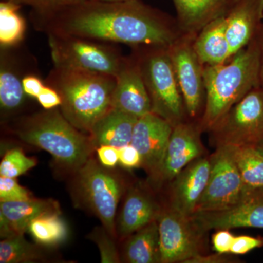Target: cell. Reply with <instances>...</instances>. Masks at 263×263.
Listing matches in <instances>:
<instances>
[{"label": "cell", "mask_w": 263, "mask_h": 263, "mask_svg": "<svg viewBox=\"0 0 263 263\" xmlns=\"http://www.w3.org/2000/svg\"><path fill=\"white\" fill-rule=\"evenodd\" d=\"M29 15L34 29L46 35L76 36L132 48L169 47L183 35L176 19L141 0H84L57 11Z\"/></svg>", "instance_id": "obj_1"}, {"label": "cell", "mask_w": 263, "mask_h": 263, "mask_svg": "<svg viewBox=\"0 0 263 263\" xmlns=\"http://www.w3.org/2000/svg\"><path fill=\"white\" fill-rule=\"evenodd\" d=\"M10 131L24 143L48 152L57 165L73 174L96 149L89 135L68 122L60 107L15 118Z\"/></svg>", "instance_id": "obj_2"}, {"label": "cell", "mask_w": 263, "mask_h": 263, "mask_svg": "<svg viewBox=\"0 0 263 263\" xmlns=\"http://www.w3.org/2000/svg\"><path fill=\"white\" fill-rule=\"evenodd\" d=\"M260 53L254 38L248 46L220 65L204 66L206 91L205 108L199 124L209 132L233 106L259 84Z\"/></svg>", "instance_id": "obj_3"}, {"label": "cell", "mask_w": 263, "mask_h": 263, "mask_svg": "<svg viewBox=\"0 0 263 263\" xmlns=\"http://www.w3.org/2000/svg\"><path fill=\"white\" fill-rule=\"evenodd\" d=\"M44 81L60 95L64 117L86 134L112 108L115 76L53 67Z\"/></svg>", "instance_id": "obj_4"}, {"label": "cell", "mask_w": 263, "mask_h": 263, "mask_svg": "<svg viewBox=\"0 0 263 263\" xmlns=\"http://www.w3.org/2000/svg\"><path fill=\"white\" fill-rule=\"evenodd\" d=\"M167 48L141 46L133 48L132 54L139 66L152 113L174 127L188 116Z\"/></svg>", "instance_id": "obj_5"}, {"label": "cell", "mask_w": 263, "mask_h": 263, "mask_svg": "<svg viewBox=\"0 0 263 263\" xmlns=\"http://www.w3.org/2000/svg\"><path fill=\"white\" fill-rule=\"evenodd\" d=\"M73 184L74 196L117 238L116 214L125 190L119 175L91 157L75 173Z\"/></svg>", "instance_id": "obj_6"}, {"label": "cell", "mask_w": 263, "mask_h": 263, "mask_svg": "<svg viewBox=\"0 0 263 263\" xmlns=\"http://www.w3.org/2000/svg\"><path fill=\"white\" fill-rule=\"evenodd\" d=\"M46 36L53 67L116 77L127 57L113 43L71 35Z\"/></svg>", "instance_id": "obj_7"}, {"label": "cell", "mask_w": 263, "mask_h": 263, "mask_svg": "<svg viewBox=\"0 0 263 263\" xmlns=\"http://www.w3.org/2000/svg\"><path fill=\"white\" fill-rule=\"evenodd\" d=\"M209 133L215 147L257 146L262 142L263 87L251 91Z\"/></svg>", "instance_id": "obj_8"}, {"label": "cell", "mask_w": 263, "mask_h": 263, "mask_svg": "<svg viewBox=\"0 0 263 263\" xmlns=\"http://www.w3.org/2000/svg\"><path fill=\"white\" fill-rule=\"evenodd\" d=\"M22 43L0 46V110L4 122L20 117L32 100L23 81L27 74L39 71L37 60Z\"/></svg>", "instance_id": "obj_9"}, {"label": "cell", "mask_w": 263, "mask_h": 263, "mask_svg": "<svg viewBox=\"0 0 263 263\" xmlns=\"http://www.w3.org/2000/svg\"><path fill=\"white\" fill-rule=\"evenodd\" d=\"M210 175L206 187L197 204V212H215L229 209L239 201L245 191L235 162L234 146L216 147L209 156Z\"/></svg>", "instance_id": "obj_10"}, {"label": "cell", "mask_w": 263, "mask_h": 263, "mask_svg": "<svg viewBox=\"0 0 263 263\" xmlns=\"http://www.w3.org/2000/svg\"><path fill=\"white\" fill-rule=\"evenodd\" d=\"M202 132L197 121L186 120L175 126L160 164L147 181L155 191L168 185L188 164L203 157Z\"/></svg>", "instance_id": "obj_11"}, {"label": "cell", "mask_w": 263, "mask_h": 263, "mask_svg": "<svg viewBox=\"0 0 263 263\" xmlns=\"http://www.w3.org/2000/svg\"><path fill=\"white\" fill-rule=\"evenodd\" d=\"M195 37L183 34L167 50L188 117L199 122L205 108L206 91L203 65L194 49Z\"/></svg>", "instance_id": "obj_12"}, {"label": "cell", "mask_w": 263, "mask_h": 263, "mask_svg": "<svg viewBox=\"0 0 263 263\" xmlns=\"http://www.w3.org/2000/svg\"><path fill=\"white\" fill-rule=\"evenodd\" d=\"M157 221L161 263H188L205 254V235L197 230L190 217L165 205Z\"/></svg>", "instance_id": "obj_13"}, {"label": "cell", "mask_w": 263, "mask_h": 263, "mask_svg": "<svg viewBox=\"0 0 263 263\" xmlns=\"http://www.w3.org/2000/svg\"><path fill=\"white\" fill-rule=\"evenodd\" d=\"M190 218L194 226L203 235L213 230L263 229V188H245L239 201L229 209L195 212Z\"/></svg>", "instance_id": "obj_14"}, {"label": "cell", "mask_w": 263, "mask_h": 263, "mask_svg": "<svg viewBox=\"0 0 263 263\" xmlns=\"http://www.w3.org/2000/svg\"><path fill=\"white\" fill-rule=\"evenodd\" d=\"M209 157H200L182 170L169 183L167 206L190 217L205 191L210 175Z\"/></svg>", "instance_id": "obj_15"}, {"label": "cell", "mask_w": 263, "mask_h": 263, "mask_svg": "<svg viewBox=\"0 0 263 263\" xmlns=\"http://www.w3.org/2000/svg\"><path fill=\"white\" fill-rule=\"evenodd\" d=\"M154 191L148 183H138L127 189L116 222L118 237L127 238L158 219L164 206L157 201Z\"/></svg>", "instance_id": "obj_16"}, {"label": "cell", "mask_w": 263, "mask_h": 263, "mask_svg": "<svg viewBox=\"0 0 263 263\" xmlns=\"http://www.w3.org/2000/svg\"><path fill=\"white\" fill-rule=\"evenodd\" d=\"M173 129L168 122L152 112L137 121L131 144L141 155V167L148 175L160 164Z\"/></svg>", "instance_id": "obj_17"}, {"label": "cell", "mask_w": 263, "mask_h": 263, "mask_svg": "<svg viewBox=\"0 0 263 263\" xmlns=\"http://www.w3.org/2000/svg\"><path fill=\"white\" fill-rule=\"evenodd\" d=\"M112 107L133 117L141 118L152 112V105L139 66L133 54L126 57L116 76Z\"/></svg>", "instance_id": "obj_18"}, {"label": "cell", "mask_w": 263, "mask_h": 263, "mask_svg": "<svg viewBox=\"0 0 263 263\" xmlns=\"http://www.w3.org/2000/svg\"><path fill=\"white\" fill-rule=\"evenodd\" d=\"M224 17L233 55L257 37L263 24V0H233Z\"/></svg>", "instance_id": "obj_19"}, {"label": "cell", "mask_w": 263, "mask_h": 263, "mask_svg": "<svg viewBox=\"0 0 263 263\" xmlns=\"http://www.w3.org/2000/svg\"><path fill=\"white\" fill-rule=\"evenodd\" d=\"M59 213L60 206L52 199H37L0 202V234L2 238L24 234L29 224L45 214Z\"/></svg>", "instance_id": "obj_20"}, {"label": "cell", "mask_w": 263, "mask_h": 263, "mask_svg": "<svg viewBox=\"0 0 263 263\" xmlns=\"http://www.w3.org/2000/svg\"><path fill=\"white\" fill-rule=\"evenodd\" d=\"M183 34L196 36L207 24L226 16L233 0H173Z\"/></svg>", "instance_id": "obj_21"}, {"label": "cell", "mask_w": 263, "mask_h": 263, "mask_svg": "<svg viewBox=\"0 0 263 263\" xmlns=\"http://www.w3.org/2000/svg\"><path fill=\"white\" fill-rule=\"evenodd\" d=\"M138 119L112 107L95 123L89 136L96 149L103 145L122 148L130 144Z\"/></svg>", "instance_id": "obj_22"}, {"label": "cell", "mask_w": 263, "mask_h": 263, "mask_svg": "<svg viewBox=\"0 0 263 263\" xmlns=\"http://www.w3.org/2000/svg\"><path fill=\"white\" fill-rule=\"evenodd\" d=\"M194 49L204 66L220 65L233 56L228 35L226 17L212 21L197 34Z\"/></svg>", "instance_id": "obj_23"}, {"label": "cell", "mask_w": 263, "mask_h": 263, "mask_svg": "<svg viewBox=\"0 0 263 263\" xmlns=\"http://www.w3.org/2000/svg\"><path fill=\"white\" fill-rule=\"evenodd\" d=\"M122 257L124 262L161 263L158 221H152L127 237Z\"/></svg>", "instance_id": "obj_24"}, {"label": "cell", "mask_w": 263, "mask_h": 263, "mask_svg": "<svg viewBox=\"0 0 263 263\" xmlns=\"http://www.w3.org/2000/svg\"><path fill=\"white\" fill-rule=\"evenodd\" d=\"M234 156L245 188H263V155L257 146H234Z\"/></svg>", "instance_id": "obj_25"}, {"label": "cell", "mask_w": 263, "mask_h": 263, "mask_svg": "<svg viewBox=\"0 0 263 263\" xmlns=\"http://www.w3.org/2000/svg\"><path fill=\"white\" fill-rule=\"evenodd\" d=\"M28 231L37 243L55 246L67 238V224L62 219L61 214H45L36 218L29 224Z\"/></svg>", "instance_id": "obj_26"}, {"label": "cell", "mask_w": 263, "mask_h": 263, "mask_svg": "<svg viewBox=\"0 0 263 263\" xmlns=\"http://www.w3.org/2000/svg\"><path fill=\"white\" fill-rule=\"evenodd\" d=\"M43 259V254L37 246L29 243L24 234L12 235L0 242V262H32Z\"/></svg>", "instance_id": "obj_27"}, {"label": "cell", "mask_w": 263, "mask_h": 263, "mask_svg": "<svg viewBox=\"0 0 263 263\" xmlns=\"http://www.w3.org/2000/svg\"><path fill=\"white\" fill-rule=\"evenodd\" d=\"M21 5L2 0L0 3V44L12 45L22 42L25 24L19 9Z\"/></svg>", "instance_id": "obj_28"}, {"label": "cell", "mask_w": 263, "mask_h": 263, "mask_svg": "<svg viewBox=\"0 0 263 263\" xmlns=\"http://www.w3.org/2000/svg\"><path fill=\"white\" fill-rule=\"evenodd\" d=\"M37 160L27 157L22 148H12L7 152L0 163V176L16 179L35 167Z\"/></svg>", "instance_id": "obj_29"}, {"label": "cell", "mask_w": 263, "mask_h": 263, "mask_svg": "<svg viewBox=\"0 0 263 263\" xmlns=\"http://www.w3.org/2000/svg\"><path fill=\"white\" fill-rule=\"evenodd\" d=\"M88 238L94 241L100 250L101 262H121L120 254L116 245L115 237L108 233L104 227H97L90 233Z\"/></svg>", "instance_id": "obj_30"}, {"label": "cell", "mask_w": 263, "mask_h": 263, "mask_svg": "<svg viewBox=\"0 0 263 263\" xmlns=\"http://www.w3.org/2000/svg\"><path fill=\"white\" fill-rule=\"evenodd\" d=\"M14 3L22 6L27 5L30 7L31 13H47L57 11L62 8H67L80 3L84 0H5Z\"/></svg>", "instance_id": "obj_31"}, {"label": "cell", "mask_w": 263, "mask_h": 263, "mask_svg": "<svg viewBox=\"0 0 263 263\" xmlns=\"http://www.w3.org/2000/svg\"><path fill=\"white\" fill-rule=\"evenodd\" d=\"M32 197L28 190L18 184L14 178L0 176V202L18 201Z\"/></svg>", "instance_id": "obj_32"}, {"label": "cell", "mask_w": 263, "mask_h": 263, "mask_svg": "<svg viewBox=\"0 0 263 263\" xmlns=\"http://www.w3.org/2000/svg\"><path fill=\"white\" fill-rule=\"evenodd\" d=\"M263 247V237H253L249 235L235 236L230 254L243 255L255 249Z\"/></svg>", "instance_id": "obj_33"}, {"label": "cell", "mask_w": 263, "mask_h": 263, "mask_svg": "<svg viewBox=\"0 0 263 263\" xmlns=\"http://www.w3.org/2000/svg\"><path fill=\"white\" fill-rule=\"evenodd\" d=\"M228 229L216 230L212 235V245L216 253L230 254L235 235Z\"/></svg>", "instance_id": "obj_34"}, {"label": "cell", "mask_w": 263, "mask_h": 263, "mask_svg": "<svg viewBox=\"0 0 263 263\" xmlns=\"http://www.w3.org/2000/svg\"><path fill=\"white\" fill-rule=\"evenodd\" d=\"M119 163L125 168L133 169L141 167V155L133 145L129 144L119 148Z\"/></svg>", "instance_id": "obj_35"}, {"label": "cell", "mask_w": 263, "mask_h": 263, "mask_svg": "<svg viewBox=\"0 0 263 263\" xmlns=\"http://www.w3.org/2000/svg\"><path fill=\"white\" fill-rule=\"evenodd\" d=\"M23 86L26 94L29 98L37 100V97L46 86L44 79L41 78L39 71L30 72L24 77Z\"/></svg>", "instance_id": "obj_36"}, {"label": "cell", "mask_w": 263, "mask_h": 263, "mask_svg": "<svg viewBox=\"0 0 263 263\" xmlns=\"http://www.w3.org/2000/svg\"><path fill=\"white\" fill-rule=\"evenodd\" d=\"M99 162L105 167L112 168L119 160V151L117 147L103 145L97 148Z\"/></svg>", "instance_id": "obj_37"}, {"label": "cell", "mask_w": 263, "mask_h": 263, "mask_svg": "<svg viewBox=\"0 0 263 263\" xmlns=\"http://www.w3.org/2000/svg\"><path fill=\"white\" fill-rule=\"evenodd\" d=\"M37 101L43 109L58 108L61 105V98L58 93L51 86L46 84L44 89L37 97Z\"/></svg>", "instance_id": "obj_38"}, {"label": "cell", "mask_w": 263, "mask_h": 263, "mask_svg": "<svg viewBox=\"0 0 263 263\" xmlns=\"http://www.w3.org/2000/svg\"><path fill=\"white\" fill-rule=\"evenodd\" d=\"M233 257H230L228 254H201L197 256L194 258L190 259L188 263H226V262H236L233 261Z\"/></svg>", "instance_id": "obj_39"}, {"label": "cell", "mask_w": 263, "mask_h": 263, "mask_svg": "<svg viewBox=\"0 0 263 263\" xmlns=\"http://www.w3.org/2000/svg\"><path fill=\"white\" fill-rule=\"evenodd\" d=\"M260 53V70H259V84L263 87V24L257 35Z\"/></svg>", "instance_id": "obj_40"}, {"label": "cell", "mask_w": 263, "mask_h": 263, "mask_svg": "<svg viewBox=\"0 0 263 263\" xmlns=\"http://www.w3.org/2000/svg\"><path fill=\"white\" fill-rule=\"evenodd\" d=\"M95 1L107 2V3H121V2L129 1V0H95Z\"/></svg>", "instance_id": "obj_41"}, {"label": "cell", "mask_w": 263, "mask_h": 263, "mask_svg": "<svg viewBox=\"0 0 263 263\" xmlns=\"http://www.w3.org/2000/svg\"><path fill=\"white\" fill-rule=\"evenodd\" d=\"M256 146H257V149H258L263 155V141L261 142L260 143H259V144Z\"/></svg>", "instance_id": "obj_42"}]
</instances>
